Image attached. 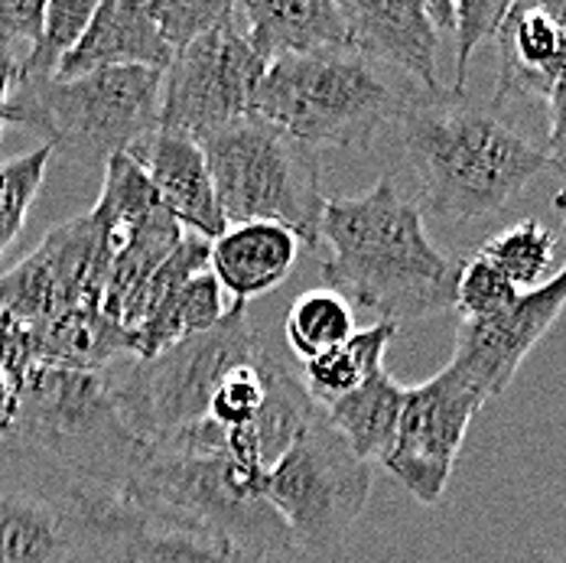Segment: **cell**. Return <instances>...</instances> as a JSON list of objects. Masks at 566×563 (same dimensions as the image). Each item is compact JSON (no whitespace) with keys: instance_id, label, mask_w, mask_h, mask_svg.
<instances>
[{"instance_id":"obj_1","label":"cell","mask_w":566,"mask_h":563,"mask_svg":"<svg viewBox=\"0 0 566 563\" xmlns=\"http://www.w3.org/2000/svg\"><path fill=\"white\" fill-rule=\"evenodd\" d=\"M319 238L333 254L323 264L326 290L378 313V323H413L453 310L459 261L443 254L417 202L378 179L365 196L326 199Z\"/></svg>"},{"instance_id":"obj_2","label":"cell","mask_w":566,"mask_h":563,"mask_svg":"<svg viewBox=\"0 0 566 563\" xmlns=\"http://www.w3.org/2000/svg\"><path fill=\"white\" fill-rule=\"evenodd\" d=\"M397 134L427 209L450 222L502 212L547 169L544 147L527 140L502 108L469 102L447 88L407 95Z\"/></svg>"},{"instance_id":"obj_3","label":"cell","mask_w":566,"mask_h":563,"mask_svg":"<svg viewBox=\"0 0 566 563\" xmlns=\"http://www.w3.org/2000/svg\"><path fill=\"white\" fill-rule=\"evenodd\" d=\"M78 479L92 496L117 505L147 444L127 427L105 372L33 368L7 400L3 430Z\"/></svg>"},{"instance_id":"obj_4","label":"cell","mask_w":566,"mask_h":563,"mask_svg":"<svg viewBox=\"0 0 566 563\" xmlns=\"http://www.w3.org/2000/svg\"><path fill=\"white\" fill-rule=\"evenodd\" d=\"M261 482L264 476L241 469L226 447L196 450L164 444L147 447L117 505L144 521L216 534L271 557L293 548V538L281 514L264 502Z\"/></svg>"},{"instance_id":"obj_5","label":"cell","mask_w":566,"mask_h":563,"mask_svg":"<svg viewBox=\"0 0 566 563\" xmlns=\"http://www.w3.org/2000/svg\"><path fill=\"white\" fill-rule=\"evenodd\" d=\"M157 69H102L78 79H13L7 124L30 127L46 147L82 167H105L160 127Z\"/></svg>"},{"instance_id":"obj_6","label":"cell","mask_w":566,"mask_h":563,"mask_svg":"<svg viewBox=\"0 0 566 563\" xmlns=\"http://www.w3.org/2000/svg\"><path fill=\"white\" fill-rule=\"evenodd\" d=\"M216 186L226 226L274 222L306 251L323 244V164L319 150L293 140L261 114L238 117L196 137Z\"/></svg>"},{"instance_id":"obj_7","label":"cell","mask_w":566,"mask_h":563,"mask_svg":"<svg viewBox=\"0 0 566 563\" xmlns=\"http://www.w3.org/2000/svg\"><path fill=\"white\" fill-rule=\"evenodd\" d=\"M403 102L375 62L339 46L271 62L254 114L313 150H368L375 134L403 112Z\"/></svg>"},{"instance_id":"obj_8","label":"cell","mask_w":566,"mask_h":563,"mask_svg":"<svg viewBox=\"0 0 566 563\" xmlns=\"http://www.w3.org/2000/svg\"><path fill=\"white\" fill-rule=\"evenodd\" d=\"M264 352V338L248 320V303H231L212 330L186 336L150 358H134L120 375L112 365L108 378L127 427L147 447H157L206 424L222 382Z\"/></svg>"},{"instance_id":"obj_9","label":"cell","mask_w":566,"mask_h":563,"mask_svg":"<svg viewBox=\"0 0 566 563\" xmlns=\"http://www.w3.org/2000/svg\"><path fill=\"white\" fill-rule=\"evenodd\" d=\"M114 534L117 505L0 434V563H88Z\"/></svg>"},{"instance_id":"obj_10","label":"cell","mask_w":566,"mask_h":563,"mask_svg":"<svg viewBox=\"0 0 566 563\" xmlns=\"http://www.w3.org/2000/svg\"><path fill=\"white\" fill-rule=\"evenodd\" d=\"M371 486L375 466L358 459L326 410H319L281 462L268 469L261 496L281 514L293 544L326 557L345 544V534L368 505Z\"/></svg>"},{"instance_id":"obj_11","label":"cell","mask_w":566,"mask_h":563,"mask_svg":"<svg viewBox=\"0 0 566 563\" xmlns=\"http://www.w3.org/2000/svg\"><path fill=\"white\" fill-rule=\"evenodd\" d=\"M268 62L241 33L238 7L226 23L176 53L160 85V131L202 137L254 114Z\"/></svg>"},{"instance_id":"obj_12","label":"cell","mask_w":566,"mask_h":563,"mask_svg":"<svg viewBox=\"0 0 566 563\" xmlns=\"http://www.w3.org/2000/svg\"><path fill=\"white\" fill-rule=\"evenodd\" d=\"M114 251L92 216L50 228L40 248L0 278V313L36 333L65 310L102 306Z\"/></svg>"},{"instance_id":"obj_13","label":"cell","mask_w":566,"mask_h":563,"mask_svg":"<svg viewBox=\"0 0 566 563\" xmlns=\"http://www.w3.org/2000/svg\"><path fill=\"white\" fill-rule=\"evenodd\" d=\"M485 404L489 397L453 365L407 388L395 447L381 466L420 505H437L450 486L465 430Z\"/></svg>"},{"instance_id":"obj_14","label":"cell","mask_w":566,"mask_h":563,"mask_svg":"<svg viewBox=\"0 0 566 563\" xmlns=\"http://www.w3.org/2000/svg\"><path fill=\"white\" fill-rule=\"evenodd\" d=\"M564 306L566 264L537 290L521 293L509 310L479 323H459L450 365L459 368L489 400L499 397L509 392L527 352L560 320Z\"/></svg>"},{"instance_id":"obj_15","label":"cell","mask_w":566,"mask_h":563,"mask_svg":"<svg viewBox=\"0 0 566 563\" xmlns=\"http://www.w3.org/2000/svg\"><path fill=\"white\" fill-rule=\"evenodd\" d=\"M495 108L511 98H547L566 75V0H514L499 30Z\"/></svg>"},{"instance_id":"obj_16","label":"cell","mask_w":566,"mask_h":563,"mask_svg":"<svg viewBox=\"0 0 566 563\" xmlns=\"http://www.w3.org/2000/svg\"><path fill=\"white\" fill-rule=\"evenodd\" d=\"M345 46L368 62H388L420 82L427 95L443 92L437 75L440 33L420 0H342Z\"/></svg>"},{"instance_id":"obj_17","label":"cell","mask_w":566,"mask_h":563,"mask_svg":"<svg viewBox=\"0 0 566 563\" xmlns=\"http://www.w3.org/2000/svg\"><path fill=\"white\" fill-rule=\"evenodd\" d=\"M147 173L157 202L170 212L182 228L216 241L226 231V216L216 199V186L206 167V157L192 137L154 131L144 144L127 150Z\"/></svg>"},{"instance_id":"obj_18","label":"cell","mask_w":566,"mask_h":563,"mask_svg":"<svg viewBox=\"0 0 566 563\" xmlns=\"http://www.w3.org/2000/svg\"><path fill=\"white\" fill-rule=\"evenodd\" d=\"M172 50L160 37L144 3L105 0L95 7L78 46L62 59L59 79H78L102 69H157L167 72Z\"/></svg>"},{"instance_id":"obj_19","label":"cell","mask_w":566,"mask_h":563,"mask_svg":"<svg viewBox=\"0 0 566 563\" xmlns=\"http://www.w3.org/2000/svg\"><path fill=\"white\" fill-rule=\"evenodd\" d=\"M241 33L268 65L286 56H306L345 46L339 3L329 0H244L234 3Z\"/></svg>"},{"instance_id":"obj_20","label":"cell","mask_w":566,"mask_h":563,"mask_svg":"<svg viewBox=\"0 0 566 563\" xmlns=\"http://www.w3.org/2000/svg\"><path fill=\"white\" fill-rule=\"evenodd\" d=\"M300 254L293 231L274 222L228 226L209 251V271L234 303H248L286 281Z\"/></svg>"},{"instance_id":"obj_21","label":"cell","mask_w":566,"mask_h":563,"mask_svg":"<svg viewBox=\"0 0 566 563\" xmlns=\"http://www.w3.org/2000/svg\"><path fill=\"white\" fill-rule=\"evenodd\" d=\"M134 355V336L102 313V306H75L33 333L36 368L105 372L117 358Z\"/></svg>"},{"instance_id":"obj_22","label":"cell","mask_w":566,"mask_h":563,"mask_svg":"<svg viewBox=\"0 0 566 563\" xmlns=\"http://www.w3.org/2000/svg\"><path fill=\"white\" fill-rule=\"evenodd\" d=\"M120 563H268L264 554L192 528L157 524L117 505L114 544Z\"/></svg>"},{"instance_id":"obj_23","label":"cell","mask_w":566,"mask_h":563,"mask_svg":"<svg viewBox=\"0 0 566 563\" xmlns=\"http://www.w3.org/2000/svg\"><path fill=\"white\" fill-rule=\"evenodd\" d=\"M403 395L407 388H400L385 368H378L355 392L326 400L323 410L358 459L381 466L395 447Z\"/></svg>"},{"instance_id":"obj_24","label":"cell","mask_w":566,"mask_h":563,"mask_svg":"<svg viewBox=\"0 0 566 563\" xmlns=\"http://www.w3.org/2000/svg\"><path fill=\"white\" fill-rule=\"evenodd\" d=\"M182 234H186V228L179 226L164 206H157L114 251L105 296H102V313L114 320L120 330H127V320H130V310H134L140 290L176 251Z\"/></svg>"},{"instance_id":"obj_25","label":"cell","mask_w":566,"mask_h":563,"mask_svg":"<svg viewBox=\"0 0 566 563\" xmlns=\"http://www.w3.org/2000/svg\"><path fill=\"white\" fill-rule=\"evenodd\" d=\"M222 286L212 271H202L186 283L172 286L170 293L154 306V313L130 333L134 336V358H150L170 348L186 336L206 333L222 323Z\"/></svg>"},{"instance_id":"obj_26","label":"cell","mask_w":566,"mask_h":563,"mask_svg":"<svg viewBox=\"0 0 566 563\" xmlns=\"http://www.w3.org/2000/svg\"><path fill=\"white\" fill-rule=\"evenodd\" d=\"M395 323H375L368 330H355V336L345 338L342 345L329 348L326 355L303 362V388L316 404H326L333 397L355 392L361 382H368L385 358V348L397 336Z\"/></svg>"},{"instance_id":"obj_27","label":"cell","mask_w":566,"mask_h":563,"mask_svg":"<svg viewBox=\"0 0 566 563\" xmlns=\"http://www.w3.org/2000/svg\"><path fill=\"white\" fill-rule=\"evenodd\" d=\"M475 254H482L521 293H527L554 278L557 234L537 219H521L514 226L502 228L499 234H492Z\"/></svg>"},{"instance_id":"obj_28","label":"cell","mask_w":566,"mask_h":563,"mask_svg":"<svg viewBox=\"0 0 566 563\" xmlns=\"http://www.w3.org/2000/svg\"><path fill=\"white\" fill-rule=\"evenodd\" d=\"M157 206H160L157 192H154V186H150V179L140 169V164L130 154H117L105 164L102 196H98V202H95V209L88 216L120 248V241L140 226Z\"/></svg>"},{"instance_id":"obj_29","label":"cell","mask_w":566,"mask_h":563,"mask_svg":"<svg viewBox=\"0 0 566 563\" xmlns=\"http://www.w3.org/2000/svg\"><path fill=\"white\" fill-rule=\"evenodd\" d=\"M286 345L296 358L313 362L326 355L329 348L342 345L345 338L355 336V313L352 303H345L333 290H310L293 300L286 313Z\"/></svg>"},{"instance_id":"obj_30","label":"cell","mask_w":566,"mask_h":563,"mask_svg":"<svg viewBox=\"0 0 566 563\" xmlns=\"http://www.w3.org/2000/svg\"><path fill=\"white\" fill-rule=\"evenodd\" d=\"M95 7L98 3H92V0H50L43 7L40 40L30 46L27 56L17 59V79H50V75H59L62 59L78 46V40H82Z\"/></svg>"},{"instance_id":"obj_31","label":"cell","mask_w":566,"mask_h":563,"mask_svg":"<svg viewBox=\"0 0 566 563\" xmlns=\"http://www.w3.org/2000/svg\"><path fill=\"white\" fill-rule=\"evenodd\" d=\"M521 296V290L482 254H472L459 261V278H455L453 310L459 313V323H479L489 320Z\"/></svg>"},{"instance_id":"obj_32","label":"cell","mask_w":566,"mask_h":563,"mask_svg":"<svg viewBox=\"0 0 566 563\" xmlns=\"http://www.w3.org/2000/svg\"><path fill=\"white\" fill-rule=\"evenodd\" d=\"M50 160H53V150L43 144L40 150H30L17 157L13 164L0 167V254L27 222V212L43 186Z\"/></svg>"},{"instance_id":"obj_33","label":"cell","mask_w":566,"mask_h":563,"mask_svg":"<svg viewBox=\"0 0 566 563\" xmlns=\"http://www.w3.org/2000/svg\"><path fill=\"white\" fill-rule=\"evenodd\" d=\"M144 7L150 20L157 23L160 37L167 40L172 56L182 53L199 37H206L209 30H216L219 23H226L234 13V3L228 0H147Z\"/></svg>"},{"instance_id":"obj_34","label":"cell","mask_w":566,"mask_h":563,"mask_svg":"<svg viewBox=\"0 0 566 563\" xmlns=\"http://www.w3.org/2000/svg\"><path fill=\"white\" fill-rule=\"evenodd\" d=\"M455 7V88L453 95H465V79H469V62L475 46L485 40H495V30L509 10L505 0H459Z\"/></svg>"},{"instance_id":"obj_35","label":"cell","mask_w":566,"mask_h":563,"mask_svg":"<svg viewBox=\"0 0 566 563\" xmlns=\"http://www.w3.org/2000/svg\"><path fill=\"white\" fill-rule=\"evenodd\" d=\"M43 0H0V50L13 43H36L43 30Z\"/></svg>"},{"instance_id":"obj_36","label":"cell","mask_w":566,"mask_h":563,"mask_svg":"<svg viewBox=\"0 0 566 563\" xmlns=\"http://www.w3.org/2000/svg\"><path fill=\"white\" fill-rule=\"evenodd\" d=\"M547 112H551V127H547L544 157H547V167L557 169L566 179V75L547 95Z\"/></svg>"},{"instance_id":"obj_37","label":"cell","mask_w":566,"mask_h":563,"mask_svg":"<svg viewBox=\"0 0 566 563\" xmlns=\"http://www.w3.org/2000/svg\"><path fill=\"white\" fill-rule=\"evenodd\" d=\"M13 79H17V59L10 50H0V131L7 124V95H10Z\"/></svg>"},{"instance_id":"obj_38","label":"cell","mask_w":566,"mask_h":563,"mask_svg":"<svg viewBox=\"0 0 566 563\" xmlns=\"http://www.w3.org/2000/svg\"><path fill=\"white\" fill-rule=\"evenodd\" d=\"M423 10H427V20L437 27V33L440 30H453L455 7L450 0H430V3H423Z\"/></svg>"},{"instance_id":"obj_39","label":"cell","mask_w":566,"mask_h":563,"mask_svg":"<svg viewBox=\"0 0 566 563\" xmlns=\"http://www.w3.org/2000/svg\"><path fill=\"white\" fill-rule=\"evenodd\" d=\"M564 234H566V219H564Z\"/></svg>"}]
</instances>
